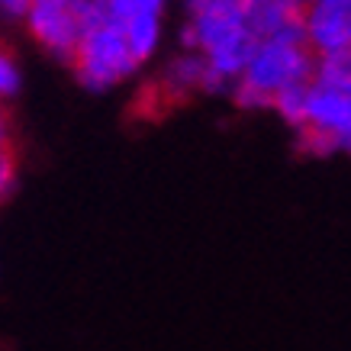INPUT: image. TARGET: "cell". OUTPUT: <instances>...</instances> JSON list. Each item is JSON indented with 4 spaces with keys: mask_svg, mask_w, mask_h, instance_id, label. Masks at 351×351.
<instances>
[{
    "mask_svg": "<svg viewBox=\"0 0 351 351\" xmlns=\"http://www.w3.org/2000/svg\"><path fill=\"white\" fill-rule=\"evenodd\" d=\"M187 23L181 29L184 52H200L226 81H239L252 58L255 39L245 26L242 0H187Z\"/></svg>",
    "mask_w": 351,
    "mask_h": 351,
    "instance_id": "6da1fadb",
    "label": "cell"
},
{
    "mask_svg": "<svg viewBox=\"0 0 351 351\" xmlns=\"http://www.w3.org/2000/svg\"><path fill=\"white\" fill-rule=\"evenodd\" d=\"M316 71V55L309 45L290 43H255L252 58L245 64L242 77L232 84L229 97L235 107L261 110L271 107V97L290 84H309Z\"/></svg>",
    "mask_w": 351,
    "mask_h": 351,
    "instance_id": "7a4b0ae2",
    "label": "cell"
},
{
    "mask_svg": "<svg viewBox=\"0 0 351 351\" xmlns=\"http://www.w3.org/2000/svg\"><path fill=\"white\" fill-rule=\"evenodd\" d=\"M138 64L142 62L129 49L123 26L107 16L104 23L90 26L81 36V45H77L75 58H71V71H75L81 87L100 94V90H110L119 81H126L129 75H136Z\"/></svg>",
    "mask_w": 351,
    "mask_h": 351,
    "instance_id": "3957f363",
    "label": "cell"
},
{
    "mask_svg": "<svg viewBox=\"0 0 351 351\" xmlns=\"http://www.w3.org/2000/svg\"><path fill=\"white\" fill-rule=\"evenodd\" d=\"M26 26H29L32 39L43 45L49 55H55L58 62L71 64L84 26L77 16L75 3H64V0H32L29 10H26Z\"/></svg>",
    "mask_w": 351,
    "mask_h": 351,
    "instance_id": "277c9868",
    "label": "cell"
},
{
    "mask_svg": "<svg viewBox=\"0 0 351 351\" xmlns=\"http://www.w3.org/2000/svg\"><path fill=\"white\" fill-rule=\"evenodd\" d=\"M245 26L255 43H290L306 45V23L303 7L293 0H265L245 3Z\"/></svg>",
    "mask_w": 351,
    "mask_h": 351,
    "instance_id": "5b68a950",
    "label": "cell"
},
{
    "mask_svg": "<svg viewBox=\"0 0 351 351\" xmlns=\"http://www.w3.org/2000/svg\"><path fill=\"white\" fill-rule=\"evenodd\" d=\"M303 126L329 136L335 152H348L351 155V94L309 81L306 123Z\"/></svg>",
    "mask_w": 351,
    "mask_h": 351,
    "instance_id": "8992f818",
    "label": "cell"
},
{
    "mask_svg": "<svg viewBox=\"0 0 351 351\" xmlns=\"http://www.w3.org/2000/svg\"><path fill=\"white\" fill-rule=\"evenodd\" d=\"M303 23L313 55L351 52V0H316L303 10Z\"/></svg>",
    "mask_w": 351,
    "mask_h": 351,
    "instance_id": "52a82bcc",
    "label": "cell"
},
{
    "mask_svg": "<svg viewBox=\"0 0 351 351\" xmlns=\"http://www.w3.org/2000/svg\"><path fill=\"white\" fill-rule=\"evenodd\" d=\"M203 77H206V58L200 52H181L165 64L161 90L174 100L187 94H203Z\"/></svg>",
    "mask_w": 351,
    "mask_h": 351,
    "instance_id": "ba28073f",
    "label": "cell"
},
{
    "mask_svg": "<svg viewBox=\"0 0 351 351\" xmlns=\"http://www.w3.org/2000/svg\"><path fill=\"white\" fill-rule=\"evenodd\" d=\"M123 36L138 62H149L161 43V13H145V16L123 23Z\"/></svg>",
    "mask_w": 351,
    "mask_h": 351,
    "instance_id": "9c48e42d",
    "label": "cell"
},
{
    "mask_svg": "<svg viewBox=\"0 0 351 351\" xmlns=\"http://www.w3.org/2000/svg\"><path fill=\"white\" fill-rule=\"evenodd\" d=\"M306 94H309V84H290L271 97V107L280 113V119L287 126L300 129L306 123Z\"/></svg>",
    "mask_w": 351,
    "mask_h": 351,
    "instance_id": "30bf717a",
    "label": "cell"
},
{
    "mask_svg": "<svg viewBox=\"0 0 351 351\" xmlns=\"http://www.w3.org/2000/svg\"><path fill=\"white\" fill-rule=\"evenodd\" d=\"M165 0H104V10L113 23H129L136 16H145V13H161Z\"/></svg>",
    "mask_w": 351,
    "mask_h": 351,
    "instance_id": "8fae6325",
    "label": "cell"
},
{
    "mask_svg": "<svg viewBox=\"0 0 351 351\" xmlns=\"http://www.w3.org/2000/svg\"><path fill=\"white\" fill-rule=\"evenodd\" d=\"M23 87V71L10 52L0 49V104H10Z\"/></svg>",
    "mask_w": 351,
    "mask_h": 351,
    "instance_id": "7c38bea8",
    "label": "cell"
},
{
    "mask_svg": "<svg viewBox=\"0 0 351 351\" xmlns=\"http://www.w3.org/2000/svg\"><path fill=\"white\" fill-rule=\"evenodd\" d=\"M16 184V155H13V145H0V200L13 191Z\"/></svg>",
    "mask_w": 351,
    "mask_h": 351,
    "instance_id": "4fadbf2b",
    "label": "cell"
},
{
    "mask_svg": "<svg viewBox=\"0 0 351 351\" xmlns=\"http://www.w3.org/2000/svg\"><path fill=\"white\" fill-rule=\"evenodd\" d=\"M32 0H0V13L3 16H13V20H23L26 10H29Z\"/></svg>",
    "mask_w": 351,
    "mask_h": 351,
    "instance_id": "5bb4252c",
    "label": "cell"
},
{
    "mask_svg": "<svg viewBox=\"0 0 351 351\" xmlns=\"http://www.w3.org/2000/svg\"><path fill=\"white\" fill-rule=\"evenodd\" d=\"M10 142V123H7V113H3V104H0V145Z\"/></svg>",
    "mask_w": 351,
    "mask_h": 351,
    "instance_id": "9a60e30c",
    "label": "cell"
},
{
    "mask_svg": "<svg viewBox=\"0 0 351 351\" xmlns=\"http://www.w3.org/2000/svg\"><path fill=\"white\" fill-rule=\"evenodd\" d=\"M293 3H300V7H303V10H306V7H313V3H316V0H293Z\"/></svg>",
    "mask_w": 351,
    "mask_h": 351,
    "instance_id": "2e32d148",
    "label": "cell"
},
{
    "mask_svg": "<svg viewBox=\"0 0 351 351\" xmlns=\"http://www.w3.org/2000/svg\"><path fill=\"white\" fill-rule=\"evenodd\" d=\"M242 3H265V0H242Z\"/></svg>",
    "mask_w": 351,
    "mask_h": 351,
    "instance_id": "e0dca14e",
    "label": "cell"
},
{
    "mask_svg": "<svg viewBox=\"0 0 351 351\" xmlns=\"http://www.w3.org/2000/svg\"><path fill=\"white\" fill-rule=\"evenodd\" d=\"M64 3H77V0H64Z\"/></svg>",
    "mask_w": 351,
    "mask_h": 351,
    "instance_id": "ac0fdd59",
    "label": "cell"
}]
</instances>
